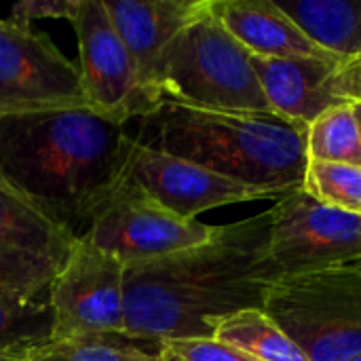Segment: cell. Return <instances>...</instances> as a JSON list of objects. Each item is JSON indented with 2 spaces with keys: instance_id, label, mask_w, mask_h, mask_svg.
<instances>
[{
  "instance_id": "cell-1",
  "label": "cell",
  "mask_w": 361,
  "mask_h": 361,
  "mask_svg": "<svg viewBox=\"0 0 361 361\" xmlns=\"http://www.w3.org/2000/svg\"><path fill=\"white\" fill-rule=\"evenodd\" d=\"M271 214L216 226L203 245L125 267V330L148 341L214 338L218 324L262 309L281 277L271 252Z\"/></svg>"
},
{
  "instance_id": "cell-2",
  "label": "cell",
  "mask_w": 361,
  "mask_h": 361,
  "mask_svg": "<svg viewBox=\"0 0 361 361\" xmlns=\"http://www.w3.org/2000/svg\"><path fill=\"white\" fill-rule=\"evenodd\" d=\"M135 140L89 106L0 116V171L55 224L80 237L127 178Z\"/></svg>"
},
{
  "instance_id": "cell-3",
  "label": "cell",
  "mask_w": 361,
  "mask_h": 361,
  "mask_svg": "<svg viewBox=\"0 0 361 361\" xmlns=\"http://www.w3.org/2000/svg\"><path fill=\"white\" fill-rule=\"evenodd\" d=\"M309 125L273 112H220L163 102L131 137L279 197L302 188Z\"/></svg>"
},
{
  "instance_id": "cell-4",
  "label": "cell",
  "mask_w": 361,
  "mask_h": 361,
  "mask_svg": "<svg viewBox=\"0 0 361 361\" xmlns=\"http://www.w3.org/2000/svg\"><path fill=\"white\" fill-rule=\"evenodd\" d=\"M159 89L163 102L182 106L220 112H273L252 68L250 51L218 21L212 0L167 49Z\"/></svg>"
},
{
  "instance_id": "cell-5",
  "label": "cell",
  "mask_w": 361,
  "mask_h": 361,
  "mask_svg": "<svg viewBox=\"0 0 361 361\" xmlns=\"http://www.w3.org/2000/svg\"><path fill=\"white\" fill-rule=\"evenodd\" d=\"M262 311L311 361L361 357V273L326 269L279 277Z\"/></svg>"
},
{
  "instance_id": "cell-6",
  "label": "cell",
  "mask_w": 361,
  "mask_h": 361,
  "mask_svg": "<svg viewBox=\"0 0 361 361\" xmlns=\"http://www.w3.org/2000/svg\"><path fill=\"white\" fill-rule=\"evenodd\" d=\"M214 231L167 212L127 176L95 209L80 237L129 267L203 245Z\"/></svg>"
},
{
  "instance_id": "cell-7",
  "label": "cell",
  "mask_w": 361,
  "mask_h": 361,
  "mask_svg": "<svg viewBox=\"0 0 361 361\" xmlns=\"http://www.w3.org/2000/svg\"><path fill=\"white\" fill-rule=\"evenodd\" d=\"M68 21L76 32V66L89 108L127 125L163 104L144 85L102 0H78Z\"/></svg>"
},
{
  "instance_id": "cell-8",
  "label": "cell",
  "mask_w": 361,
  "mask_h": 361,
  "mask_svg": "<svg viewBox=\"0 0 361 361\" xmlns=\"http://www.w3.org/2000/svg\"><path fill=\"white\" fill-rule=\"evenodd\" d=\"M87 106L78 66L34 25L0 19V116Z\"/></svg>"
},
{
  "instance_id": "cell-9",
  "label": "cell",
  "mask_w": 361,
  "mask_h": 361,
  "mask_svg": "<svg viewBox=\"0 0 361 361\" xmlns=\"http://www.w3.org/2000/svg\"><path fill=\"white\" fill-rule=\"evenodd\" d=\"M269 252L281 277L343 267L361 258V216L326 207L302 188L277 199Z\"/></svg>"
},
{
  "instance_id": "cell-10",
  "label": "cell",
  "mask_w": 361,
  "mask_h": 361,
  "mask_svg": "<svg viewBox=\"0 0 361 361\" xmlns=\"http://www.w3.org/2000/svg\"><path fill=\"white\" fill-rule=\"evenodd\" d=\"M51 341L125 330V264L78 237L49 288Z\"/></svg>"
},
{
  "instance_id": "cell-11",
  "label": "cell",
  "mask_w": 361,
  "mask_h": 361,
  "mask_svg": "<svg viewBox=\"0 0 361 361\" xmlns=\"http://www.w3.org/2000/svg\"><path fill=\"white\" fill-rule=\"evenodd\" d=\"M127 176L161 207L184 220H197L203 212L233 203L281 199L271 190L239 184L192 161L146 148L137 142Z\"/></svg>"
},
{
  "instance_id": "cell-12",
  "label": "cell",
  "mask_w": 361,
  "mask_h": 361,
  "mask_svg": "<svg viewBox=\"0 0 361 361\" xmlns=\"http://www.w3.org/2000/svg\"><path fill=\"white\" fill-rule=\"evenodd\" d=\"M144 85L163 99L159 80L167 49L209 0H102Z\"/></svg>"
},
{
  "instance_id": "cell-13",
  "label": "cell",
  "mask_w": 361,
  "mask_h": 361,
  "mask_svg": "<svg viewBox=\"0 0 361 361\" xmlns=\"http://www.w3.org/2000/svg\"><path fill=\"white\" fill-rule=\"evenodd\" d=\"M252 68L271 110L288 121L311 125L326 110L347 104L332 89L338 59L332 57H260Z\"/></svg>"
},
{
  "instance_id": "cell-14",
  "label": "cell",
  "mask_w": 361,
  "mask_h": 361,
  "mask_svg": "<svg viewBox=\"0 0 361 361\" xmlns=\"http://www.w3.org/2000/svg\"><path fill=\"white\" fill-rule=\"evenodd\" d=\"M212 11L226 32L260 57H332L322 51L271 0H212ZM336 59V57H332Z\"/></svg>"
},
{
  "instance_id": "cell-15",
  "label": "cell",
  "mask_w": 361,
  "mask_h": 361,
  "mask_svg": "<svg viewBox=\"0 0 361 361\" xmlns=\"http://www.w3.org/2000/svg\"><path fill=\"white\" fill-rule=\"evenodd\" d=\"M78 237L55 224L0 171V243L59 264Z\"/></svg>"
},
{
  "instance_id": "cell-16",
  "label": "cell",
  "mask_w": 361,
  "mask_h": 361,
  "mask_svg": "<svg viewBox=\"0 0 361 361\" xmlns=\"http://www.w3.org/2000/svg\"><path fill=\"white\" fill-rule=\"evenodd\" d=\"M328 55L349 61L361 55V0L277 2Z\"/></svg>"
},
{
  "instance_id": "cell-17",
  "label": "cell",
  "mask_w": 361,
  "mask_h": 361,
  "mask_svg": "<svg viewBox=\"0 0 361 361\" xmlns=\"http://www.w3.org/2000/svg\"><path fill=\"white\" fill-rule=\"evenodd\" d=\"M21 361H163V355L157 341L112 332L49 341L25 353Z\"/></svg>"
},
{
  "instance_id": "cell-18",
  "label": "cell",
  "mask_w": 361,
  "mask_h": 361,
  "mask_svg": "<svg viewBox=\"0 0 361 361\" xmlns=\"http://www.w3.org/2000/svg\"><path fill=\"white\" fill-rule=\"evenodd\" d=\"M214 338L256 361H311L262 309H245L222 319Z\"/></svg>"
},
{
  "instance_id": "cell-19",
  "label": "cell",
  "mask_w": 361,
  "mask_h": 361,
  "mask_svg": "<svg viewBox=\"0 0 361 361\" xmlns=\"http://www.w3.org/2000/svg\"><path fill=\"white\" fill-rule=\"evenodd\" d=\"M49 292L0 294V357H23L53 336Z\"/></svg>"
},
{
  "instance_id": "cell-20",
  "label": "cell",
  "mask_w": 361,
  "mask_h": 361,
  "mask_svg": "<svg viewBox=\"0 0 361 361\" xmlns=\"http://www.w3.org/2000/svg\"><path fill=\"white\" fill-rule=\"evenodd\" d=\"M307 159L361 167V131L349 102L326 110L309 125Z\"/></svg>"
},
{
  "instance_id": "cell-21",
  "label": "cell",
  "mask_w": 361,
  "mask_h": 361,
  "mask_svg": "<svg viewBox=\"0 0 361 361\" xmlns=\"http://www.w3.org/2000/svg\"><path fill=\"white\" fill-rule=\"evenodd\" d=\"M302 190L326 207L361 216V167L347 163L309 161Z\"/></svg>"
},
{
  "instance_id": "cell-22",
  "label": "cell",
  "mask_w": 361,
  "mask_h": 361,
  "mask_svg": "<svg viewBox=\"0 0 361 361\" xmlns=\"http://www.w3.org/2000/svg\"><path fill=\"white\" fill-rule=\"evenodd\" d=\"M61 264L0 243V294L49 292Z\"/></svg>"
},
{
  "instance_id": "cell-23",
  "label": "cell",
  "mask_w": 361,
  "mask_h": 361,
  "mask_svg": "<svg viewBox=\"0 0 361 361\" xmlns=\"http://www.w3.org/2000/svg\"><path fill=\"white\" fill-rule=\"evenodd\" d=\"M161 347L182 361H256L216 338H176L163 341Z\"/></svg>"
},
{
  "instance_id": "cell-24",
  "label": "cell",
  "mask_w": 361,
  "mask_h": 361,
  "mask_svg": "<svg viewBox=\"0 0 361 361\" xmlns=\"http://www.w3.org/2000/svg\"><path fill=\"white\" fill-rule=\"evenodd\" d=\"M78 0H21L11 6L8 19L21 25H34L38 19H70Z\"/></svg>"
},
{
  "instance_id": "cell-25",
  "label": "cell",
  "mask_w": 361,
  "mask_h": 361,
  "mask_svg": "<svg viewBox=\"0 0 361 361\" xmlns=\"http://www.w3.org/2000/svg\"><path fill=\"white\" fill-rule=\"evenodd\" d=\"M332 89L345 102H361V55L338 63L332 78Z\"/></svg>"
},
{
  "instance_id": "cell-26",
  "label": "cell",
  "mask_w": 361,
  "mask_h": 361,
  "mask_svg": "<svg viewBox=\"0 0 361 361\" xmlns=\"http://www.w3.org/2000/svg\"><path fill=\"white\" fill-rule=\"evenodd\" d=\"M349 104H351V108H353V114H355V121H357L361 131V102H349Z\"/></svg>"
},
{
  "instance_id": "cell-27",
  "label": "cell",
  "mask_w": 361,
  "mask_h": 361,
  "mask_svg": "<svg viewBox=\"0 0 361 361\" xmlns=\"http://www.w3.org/2000/svg\"><path fill=\"white\" fill-rule=\"evenodd\" d=\"M338 269V267H336ZM343 269H351V271H357V273H361V258H357V260H351V262H347V264H343Z\"/></svg>"
},
{
  "instance_id": "cell-28",
  "label": "cell",
  "mask_w": 361,
  "mask_h": 361,
  "mask_svg": "<svg viewBox=\"0 0 361 361\" xmlns=\"http://www.w3.org/2000/svg\"><path fill=\"white\" fill-rule=\"evenodd\" d=\"M161 355H163V361H182V360H178V357H173L171 353L163 351V347H161Z\"/></svg>"
},
{
  "instance_id": "cell-29",
  "label": "cell",
  "mask_w": 361,
  "mask_h": 361,
  "mask_svg": "<svg viewBox=\"0 0 361 361\" xmlns=\"http://www.w3.org/2000/svg\"><path fill=\"white\" fill-rule=\"evenodd\" d=\"M0 361H21V357H0Z\"/></svg>"
},
{
  "instance_id": "cell-30",
  "label": "cell",
  "mask_w": 361,
  "mask_h": 361,
  "mask_svg": "<svg viewBox=\"0 0 361 361\" xmlns=\"http://www.w3.org/2000/svg\"><path fill=\"white\" fill-rule=\"evenodd\" d=\"M355 361H361V357H357V360H355Z\"/></svg>"
}]
</instances>
